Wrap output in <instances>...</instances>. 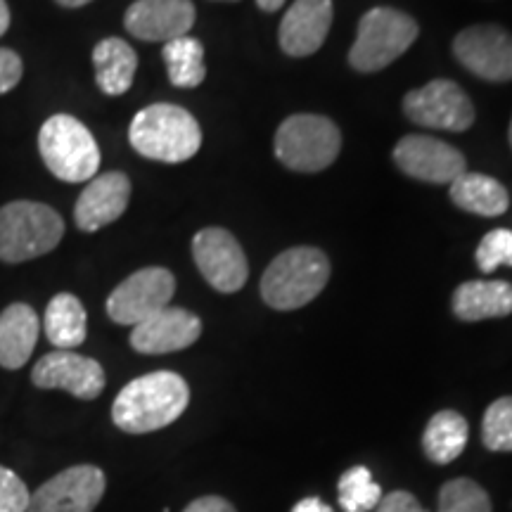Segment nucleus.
Returning <instances> with one entry per match:
<instances>
[{"label":"nucleus","instance_id":"9","mask_svg":"<svg viewBox=\"0 0 512 512\" xmlns=\"http://www.w3.org/2000/svg\"><path fill=\"white\" fill-rule=\"evenodd\" d=\"M176 292L174 273L162 266L140 268L107 299V316L119 325H138L169 306Z\"/></svg>","mask_w":512,"mask_h":512},{"label":"nucleus","instance_id":"11","mask_svg":"<svg viewBox=\"0 0 512 512\" xmlns=\"http://www.w3.org/2000/svg\"><path fill=\"white\" fill-rule=\"evenodd\" d=\"M453 55L484 81H512V34L496 24H479L460 31L453 41Z\"/></svg>","mask_w":512,"mask_h":512},{"label":"nucleus","instance_id":"36","mask_svg":"<svg viewBox=\"0 0 512 512\" xmlns=\"http://www.w3.org/2000/svg\"><path fill=\"white\" fill-rule=\"evenodd\" d=\"M256 5H259L264 12H275V10L283 8L285 0H256Z\"/></svg>","mask_w":512,"mask_h":512},{"label":"nucleus","instance_id":"27","mask_svg":"<svg viewBox=\"0 0 512 512\" xmlns=\"http://www.w3.org/2000/svg\"><path fill=\"white\" fill-rule=\"evenodd\" d=\"M439 512H491V498L472 479H451L439 491Z\"/></svg>","mask_w":512,"mask_h":512},{"label":"nucleus","instance_id":"3","mask_svg":"<svg viewBox=\"0 0 512 512\" xmlns=\"http://www.w3.org/2000/svg\"><path fill=\"white\" fill-rule=\"evenodd\" d=\"M330 261L316 247H292L278 254L261 278V297L275 311L302 309L323 292Z\"/></svg>","mask_w":512,"mask_h":512},{"label":"nucleus","instance_id":"17","mask_svg":"<svg viewBox=\"0 0 512 512\" xmlns=\"http://www.w3.org/2000/svg\"><path fill=\"white\" fill-rule=\"evenodd\" d=\"M131 200V181L121 171H107L95 176L81 192L74 207V221L83 233L110 226L124 214Z\"/></svg>","mask_w":512,"mask_h":512},{"label":"nucleus","instance_id":"37","mask_svg":"<svg viewBox=\"0 0 512 512\" xmlns=\"http://www.w3.org/2000/svg\"><path fill=\"white\" fill-rule=\"evenodd\" d=\"M57 5H62V8H83V5L93 3V0H55Z\"/></svg>","mask_w":512,"mask_h":512},{"label":"nucleus","instance_id":"6","mask_svg":"<svg viewBox=\"0 0 512 512\" xmlns=\"http://www.w3.org/2000/svg\"><path fill=\"white\" fill-rule=\"evenodd\" d=\"M418 22L394 8H373L358 22V34L349 50V64L356 72L370 74L389 67L418 38Z\"/></svg>","mask_w":512,"mask_h":512},{"label":"nucleus","instance_id":"8","mask_svg":"<svg viewBox=\"0 0 512 512\" xmlns=\"http://www.w3.org/2000/svg\"><path fill=\"white\" fill-rule=\"evenodd\" d=\"M403 112L415 124L434 131L463 133L475 124V105L458 83L448 79L430 81L403 98Z\"/></svg>","mask_w":512,"mask_h":512},{"label":"nucleus","instance_id":"15","mask_svg":"<svg viewBox=\"0 0 512 512\" xmlns=\"http://www.w3.org/2000/svg\"><path fill=\"white\" fill-rule=\"evenodd\" d=\"M192 0H136L126 10L124 27L131 36L147 43H169L188 36L195 24Z\"/></svg>","mask_w":512,"mask_h":512},{"label":"nucleus","instance_id":"34","mask_svg":"<svg viewBox=\"0 0 512 512\" xmlns=\"http://www.w3.org/2000/svg\"><path fill=\"white\" fill-rule=\"evenodd\" d=\"M292 512H335V510H332L328 503L320 501V498L311 496V498H304V501H299L297 505H294Z\"/></svg>","mask_w":512,"mask_h":512},{"label":"nucleus","instance_id":"5","mask_svg":"<svg viewBox=\"0 0 512 512\" xmlns=\"http://www.w3.org/2000/svg\"><path fill=\"white\" fill-rule=\"evenodd\" d=\"M38 152L50 174L64 183L93 181L100 169V147L93 133L72 114H55L41 126Z\"/></svg>","mask_w":512,"mask_h":512},{"label":"nucleus","instance_id":"32","mask_svg":"<svg viewBox=\"0 0 512 512\" xmlns=\"http://www.w3.org/2000/svg\"><path fill=\"white\" fill-rule=\"evenodd\" d=\"M375 510L377 512H427L420 505L418 498L408 494V491H392L389 496H382V501Z\"/></svg>","mask_w":512,"mask_h":512},{"label":"nucleus","instance_id":"18","mask_svg":"<svg viewBox=\"0 0 512 512\" xmlns=\"http://www.w3.org/2000/svg\"><path fill=\"white\" fill-rule=\"evenodd\" d=\"M332 24V0H297L280 22V48L290 57L320 50Z\"/></svg>","mask_w":512,"mask_h":512},{"label":"nucleus","instance_id":"29","mask_svg":"<svg viewBox=\"0 0 512 512\" xmlns=\"http://www.w3.org/2000/svg\"><path fill=\"white\" fill-rule=\"evenodd\" d=\"M477 266L494 273L498 266H512V230L498 228L484 235L477 247Z\"/></svg>","mask_w":512,"mask_h":512},{"label":"nucleus","instance_id":"28","mask_svg":"<svg viewBox=\"0 0 512 512\" xmlns=\"http://www.w3.org/2000/svg\"><path fill=\"white\" fill-rule=\"evenodd\" d=\"M484 446L494 453L512 451V396L491 403L482 422Z\"/></svg>","mask_w":512,"mask_h":512},{"label":"nucleus","instance_id":"24","mask_svg":"<svg viewBox=\"0 0 512 512\" xmlns=\"http://www.w3.org/2000/svg\"><path fill=\"white\" fill-rule=\"evenodd\" d=\"M467 420L456 411H439L427 422V430L422 434V448L427 458L437 465L453 463L467 444Z\"/></svg>","mask_w":512,"mask_h":512},{"label":"nucleus","instance_id":"13","mask_svg":"<svg viewBox=\"0 0 512 512\" xmlns=\"http://www.w3.org/2000/svg\"><path fill=\"white\" fill-rule=\"evenodd\" d=\"M394 162L406 176L422 183H453L465 174L463 152L439 138L406 136L394 147Z\"/></svg>","mask_w":512,"mask_h":512},{"label":"nucleus","instance_id":"26","mask_svg":"<svg viewBox=\"0 0 512 512\" xmlns=\"http://www.w3.org/2000/svg\"><path fill=\"white\" fill-rule=\"evenodd\" d=\"M339 505L344 512H370L382 501V489L368 467L356 465L339 477Z\"/></svg>","mask_w":512,"mask_h":512},{"label":"nucleus","instance_id":"12","mask_svg":"<svg viewBox=\"0 0 512 512\" xmlns=\"http://www.w3.org/2000/svg\"><path fill=\"white\" fill-rule=\"evenodd\" d=\"M105 486L100 467H69L31 494L27 512H93L105 496Z\"/></svg>","mask_w":512,"mask_h":512},{"label":"nucleus","instance_id":"2","mask_svg":"<svg viewBox=\"0 0 512 512\" xmlns=\"http://www.w3.org/2000/svg\"><path fill=\"white\" fill-rule=\"evenodd\" d=\"M133 150L152 162L181 164L200 152L202 128L188 110L159 102L140 110L128 126Z\"/></svg>","mask_w":512,"mask_h":512},{"label":"nucleus","instance_id":"25","mask_svg":"<svg viewBox=\"0 0 512 512\" xmlns=\"http://www.w3.org/2000/svg\"><path fill=\"white\" fill-rule=\"evenodd\" d=\"M166 74L176 88H197L207 79V67H204V46L197 38L181 36L174 41L164 43L162 50Z\"/></svg>","mask_w":512,"mask_h":512},{"label":"nucleus","instance_id":"14","mask_svg":"<svg viewBox=\"0 0 512 512\" xmlns=\"http://www.w3.org/2000/svg\"><path fill=\"white\" fill-rule=\"evenodd\" d=\"M31 382L38 389H64L76 399H98L105 389V370L95 358L74 354V351H53L38 358L31 370Z\"/></svg>","mask_w":512,"mask_h":512},{"label":"nucleus","instance_id":"19","mask_svg":"<svg viewBox=\"0 0 512 512\" xmlns=\"http://www.w3.org/2000/svg\"><path fill=\"white\" fill-rule=\"evenodd\" d=\"M38 316L29 304H10L0 313V366L19 370L27 366L38 342Z\"/></svg>","mask_w":512,"mask_h":512},{"label":"nucleus","instance_id":"10","mask_svg":"<svg viewBox=\"0 0 512 512\" xmlns=\"http://www.w3.org/2000/svg\"><path fill=\"white\" fill-rule=\"evenodd\" d=\"M192 256L204 280L216 292L233 294L245 287L249 266L240 242L226 228H204L192 240Z\"/></svg>","mask_w":512,"mask_h":512},{"label":"nucleus","instance_id":"30","mask_svg":"<svg viewBox=\"0 0 512 512\" xmlns=\"http://www.w3.org/2000/svg\"><path fill=\"white\" fill-rule=\"evenodd\" d=\"M31 494L15 472L0 465V512H27Z\"/></svg>","mask_w":512,"mask_h":512},{"label":"nucleus","instance_id":"35","mask_svg":"<svg viewBox=\"0 0 512 512\" xmlns=\"http://www.w3.org/2000/svg\"><path fill=\"white\" fill-rule=\"evenodd\" d=\"M10 29V8L5 0H0V36Z\"/></svg>","mask_w":512,"mask_h":512},{"label":"nucleus","instance_id":"31","mask_svg":"<svg viewBox=\"0 0 512 512\" xmlns=\"http://www.w3.org/2000/svg\"><path fill=\"white\" fill-rule=\"evenodd\" d=\"M24 64L15 50L0 48V95L10 93L22 81Z\"/></svg>","mask_w":512,"mask_h":512},{"label":"nucleus","instance_id":"23","mask_svg":"<svg viewBox=\"0 0 512 512\" xmlns=\"http://www.w3.org/2000/svg\"><path fill=\"white\" fill-rule=\"evenodd\" d=\"M451 200L458 209L477 216H501L510 207V195L496 178L465 171L451 183Z\"/></svg>","mask_w":512,"mask_h":512},{"label":"nucleus","instance_id":"20","mask_svg":"<svg viewBox=\"0 0 512 512\" xmlns=\"http://www.w3.org/2000/svg\"><path fill=\"white\" fill-rule=\"evenodd\" d=\"M453 313L465 323L512 313V285L505 280H470L453 292Z\"/></svg>","mask_w":512,"mask_h":512},{"label":"nucleus","instance_id":"21","mask_svg":"<svg viewBox=\"0 0 512 512\" xmlns=\"http://www.w3.org/2000/svg\"><path fill=\"white\" fill-rule=\"evenodd\" d=\"M95 81L105 95H124L133 86L138 55L124 38H105L93 50Z\"/></svg>","mask_w":512,"mask_h":512},{"label":"nucleus","instance_id":"38","mask_svg":"<svg viewBox=\"0 0 512 512\" xmlns=\"http://www.w3.org/2000/svg\"><path fill=\"white\" fill-rule=\"evenodd\" d=\"M510 145H512V121H510Z\"/></svg>","mask_w":512,"mask_h":512},{"label":"nucleus","instance_id":"7","mask_svg":"<svg viewBox=\"0 0 512 512\" xmlns=\"http://www.w3.org/2000/svg\"><path fill=\"white\" fill-rule=\"evenodd\" d=\"M342 150V133L335 121L318 114H294L275 133V157L302 174L328 169Z\"/></svg>","mask_w":512,"mask_h":512},{"label":"nucleus","instance_id":"1","mask_svg":"<svg viewBox=\"0 0 512 512\" xmlns=\"http://www.w3.org/2000/svg\"><path fill=\"white\" fill-rule=\"evenodd\" d=\"M190 387L178 373H157L136 377L121 389L112 406V420L126 434H147L169 427L185 413Z\"/></svg>","mask_w":512,"mask_h":512},{"label":"nucleus","instance_id":"33","mask_svg":"<svg viewBox=\"0 0 512 512\" xmlns=\"http://www.w3.org/2000/svg\"><path fill=\"white\" fill-rule=\"evenodd\" d=\"M183 512H238L221 496H202L192 501Z\"/></svg>","mask_w":512,"mask_h":512},{"label":"nucleus","instance_id":"22","mask_svg":"<svg viewBox=\"0 0 512 512\" xmlns=\"http://www.w3.org/2000/svg\"><path fill=\"white\" fill-rule=\"evenodd\" d=\"M43 330L48 342L60 351H72L86 342L88 316L79 297L62 292L50 299L46 316H43Z\"/></svg>","mask_w":512,"mask_h":512},{"label":"nucleus","instance_id":"16","mask_svg":"<svg viewBox=\"0 0 512 512\" xmlns=\"http://www.w3.org/2000/svg\"><path fill=\"white\" fill-rule=\"evenodd\" d=\"M202 335V320L195 313L166 306L155 316L145 318L143 323L133 325L131 347L138 354H174V351L188 349Z\"/></svg>","mask_w":512,"mask_h":512},{"label":"nucleus","instance_id":"4","mask_svg":"<svg viewBox=\"0 0 512 512\" xmlns=\"http://www.w3.org/2000/svg\"><path fill=\"white\" fill-rule=\"evenodd\" d=\"M64 235V221L43 202L17 200L0 207V261L24 264L53 252Z\"/></svg>","mask_w":512,"mask_h":512}]
</instances>
